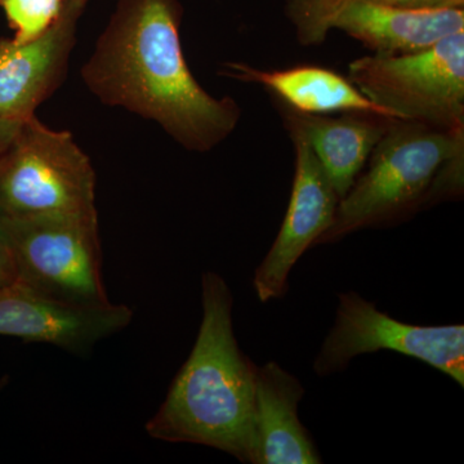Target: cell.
<instances>
[{
    "instance_id": "cell-1",
    "label": "cell",
    "mask_w": 464,
    "mask_h": 464,
    "mask_svg": "<svg viewBox=\"0 0 464 464\" xmlns=\"http://www.w3.org/2000/svg\"><path fill=\"white\" fill-rule=\"evenodd\" d=\"M181 18L179 0H119L81 76L106 106L155 121L188 151L207 152L234 132L241 109L192 75Z\"/></svg>"
},
{
    "instance_id": "cell-2",
    "label": "cell",
    "mask_w": 464,
    "mask_h": 464,
    "mask_svg": "<svg viewBox=\"0 0 464 464\" xmlns=\"http://www.w3.org/2000/svg\"><path fill=\"white\" fill-rule=\"evenodd\" d=\"M201 304L194 348L146 431L157 440L206 445L258 464L256 365L237 344L231 290L218 274L203 275Z\"/></svg>"
},
{
    "instance_id": "cell-3",
    "label": "cell",
    "mask_w": 464,
    "mask_h": 464,
    "mask_svg": "<svg viewBox=\"0 0 464 464\" xmlns=\"http://www.w3.org/2000/svg\"><path fill=\"white\" fill-rule=\"evenodd\" d=\"M463 152L464 130L395 119L369 157L368 170L342 198L331 227L317 243H331L418 206L440 168Z\"/></svg>"
},
{
    "instance_id": "cell-4",
    "label": "cell",
    "mask_w": 464,
    "mask_h": 464,
    "mask_svg": "<svg viewBox=\"0 0 464 464\" xmlns=\"http://www.w3.org/2000/svg\"><path fill=\"white\" fill-rule=\"evenodd\" d=\"M347 78L393 118L464 130V30L423 50L357 58Z\"/></svg>"
},
{
    "instance_id": "cell-5",
    "label": "cell",
    "mask_w": 464,
    "mask_h": 464,
    "mask_svg": "<svg viewBox=\"0 0 464 464\" xmlns=\"http://www.w3.org/2000/svg\"><path fill=\"white\" fill-rule=\"evenodd\" d=\"M96 212V172L72 133L26 121L0 155V216Z\"/></svg>"
},
{
    "instance_id": "cell-6",
    "label": "cell",
    "mask_w": 464,
    "mask_h": 464,
    "mask_svg": "<svg viewBox=\"0 0 464 464\" xmlns=\"http://www.w3.org/2000/svg\"><path fill=\"white\" fill-rule=\"evenodd\" d=\"M17 282L69 304H109L101 277L99 215L0 216Z\"/></svg>"
},
{
    "instance_id": "cell-7",
    "label": "cell",
    "mask_w": 464,
    "mask_h": 464,
    "mask_svg": "<svg viewBox=\"0 0 464 464\" xmlns=\"http://www.w3.org/2000/svg\"><path fill=\"white\" fill-rule=\"evenodd\" d=\"M395 351L414 357L464 386V326H420L393 319L357 293L338 297L334 325L314 362L317 375L347 368L362 353Z\"/></svg>"
},
{
    "instance_id": "cell-8",
    "label": "cell",
    "mask_w": 464,
    "mask_h": 464,
    "mask_svg": "<svg viewBox=\"0 0 464 464\" xmlns=\"http://www.w3.org/2000/svg\"><path fill=\"white\" fill-rule=\"evenodd\" d=\"M288 16L302 45L322 44L338 29L386 54L423 50L464 30L463 8L411 9L365 0H289Z\"/></svg>"
},
{
    "instance_id": "cell-9",
    "label": "cell",
    "mask_w": 464,
    "mask_h": 464,
    "mask_svg": "<svg viewBox=\"0 0 464 464\" xmlns=\"http://www.w3.org/2000/svg\"><path fill=\"white\" fill-rule=\"evenodd\" d=\"M133 319L124 304H69L14 282L0 288V335L39 342L84 355Z\"/></svg>"
},
{
    "instance_id": "cell-10",
    "label": "cell",
    "mask_w": 464,
    "mask_h": 464,
    "mask_svg": "<svg viewBox=\"0 0 464 464\" xmlns=\"http://www.w3.org/2000/svg\"><path fill=\"white\" fill-rule=\"evenodd\" d=\"M295 173L288 210L276 240L256 270L259 301L282 297L288 276L301 256L329 230L341 198L326 176L313 150L295 134Z\"/></svg>"
},
{
    "instance_id": "cell-11",
    "label": "cell",
    "mask_w": 464,
    "mask_h": 464,
    "mask_svg": "<svg viewBox=\"0 0 464 464\" xmlns=\"http://www.w3.org/2000/svg\"><path fill=\"white\" fill-rule=\"evenodd\" d=\"M87 0H66L43 35L18 44L0 39V118L26 121L65 81Z\"/></svg>"
},
{
    "instance_id": "cell-12",
    "label": "cell",
    "mask_w": 464,
    "mask_h": 464,
    "mask_svg": "<svg viewBox=\"0 0 464 464\" xmlns=\"http://www.w3.org/2000/svg\"><path fill=\"white\" fill-rule=\"evenodd\" d=\"M283 115L289 133L301 137L313 150L341 199L395 121V118L364 112H347L333 118L307 114L289 106L284 109Z\"/></svg>"
},
{
    "instance_id": "cell-13",
    "label": "cell",
    "mask_w": 464,
    "mask_h": 464,
    "mask_svg": "<svg viewBox=\"0 0 464 464\" xmlns=\"http://www.w3.org/2000/svg\"><path fill=\"white\" fill-rule=\"evenodd\" d=\"M304 389L297 378L271 362L256 366L255 420L258 464L322 463L298 418Z\"/></svg>"
},
{
    "instance_id": "cell-14",
    "label": "cell",
    "mask_w": 464,
    "mask_h": 464,
    "mask_svg": "<svg viewBox=\"0 0 464 464\" xmlns=\"http://www.w3.org/2000/svg\"><path fill=\"white\" fill-rule=\"evenodd\" d=\"M221 75L264 85L279 96L286 106L307 114L344 111L393 118L387 110L375 105L357 90L348 78L324 67L297 66L267 72L246 63H228L222 65Z\"/></svg>"
},
{
    "instance_id": "cell-15",
    "label": "cell",
    "mask_w": 464,
    "mask_h": 464,
    "mask_svg": "<svg viewBox=\"0 0 464 464\" xmlns=\"http://www.w3.org/2000/svg\"><path fill=\"white\" fill-rule=\"evenodd\" d=\"M66 0H0L11 29L12 41L23 44L39 38L63 14Z\"/></svg>"
},
{
    "instance_id": "cell-16",
    "label": "cell",
    "mask_w": 464,
    "mask_h": 464,
    "mask_svg": "<svg viewBox=\"0 0 464 464\" xmlns=\"http://www.w3.org/2000/svg\"><path fill=\"white\" fill-rule=\"evenodd\" d=\"M14 282H17L16 265L0 224V288Z\"/></svg>"
},
{
    "instance_id": "cell-17",
    "label": "cell",
    "mask_w": 464,
    "mask_h": 464,
    "mask_svg": "<svg viewBox=\"0 0 464 464\" xmlns=\"http://www.w3.org/2000/svg\"><path fill=\"white\" fill-rule=\"evenodd\" d=\"M25 121H14V119L0 118V155L8 149V146L16 139L18 132Z\"/></svg>"
},
{
    "instance_id": "cell-18",
    "label": "cell",
    "mask_w": 464,
    "mask_h": 464,
    "mask_svg": "<svg viewBox=\"0 0 464 464\" xmlns=\"http://www.w3.org/2000/svg\"><path fill=\"white\" fill-rule=\"evenodd\" d=\"M464 0H402L400 7L411 9L462 8Z\"/></svg>"
},
{
    "instance_id": "cell-19",
    "label": "cell",
    "mask_w": 464,
    "mask_h": 464,
    "mask_svg": "<svg viewBox=\"0 0 464 464\" xmlns=\"http://www.w3.org/2000/svg\"><path fill=\"white\" fill-rule=\"evenodd\" d=\"M365 2L380 3V5H396V7H400L402 0H365Z\"/></svg>"
}]
</instances>
